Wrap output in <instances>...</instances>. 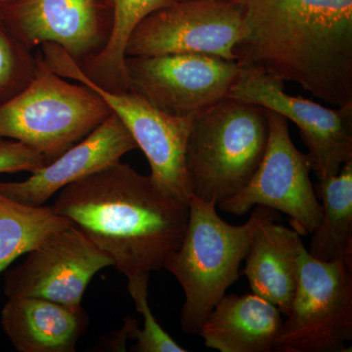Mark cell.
<instances>
[{"instance_id":"obj_1","label":"cell","mask_w":352,"mask_h":352,"mask_svg":"<svg viewBox=\"0 0 352 352\" xmlns=\"http://www.w3.org/2000/svg\"><path fill=\"white\" fill-rule=\"evenodd\" d=\"M241 68L289 80L335 107L352 104V0H240Z\"/></svg>"},{"instance_id":"obj_9","label":"cell","mask_w":352,"mask_h":352,"mask_svg":"<svg viewBox=\"0 0 352 352\" xmlns=\"http://www.w3.org/2000/svg\"><path fill=\"white\" fill-rule=\"evenodd\" d=\"M266 112L267 145L258 170L244 188L217 207L241 217L252 208L263 206L288 215L300 236L312 234L320 223L323 210L310 180L309 161L292 141L289 120L273 111Z\"/></svg>"},{"instance_id":"obj_7","label":"cell","mask_w":352,"mask_h":352,"mask_svg":"<svg viewBox=\"0 0 352 352\" xmlns=\"http://www.w3.org/2000/svg\"><path fill=\"white\" fill-rule=\"evenodd\" d=\"M352 340V265L300 252L291 310L275 342L279 352H347Z\"/></svg>"},{"instance_id":"obj_11","label":"cell","mask_w":352,"mask_h":352,"mask_svg":"<svg viewBox=\"0 0 352 352\" xmlns=\"http://www.w3.org/2000/svg\"><path fill=\"white\" fill-rule=\"evenodd\" d=\"M129 90L166 113L196 116L226 98L241 67L210 55L126 57Z\"/></svg>"},{"instance_id":"obj_20","label":"cell","mask_w":352,"mask_h":352,"mask_svg":"<svg viewBox=\"0 0 352 352\" xmlns=\"http://www.w3.org/2000/svg\"><path fill=\"white\" fill-rule=\"evenodd\" d=\"M71 224L52 207L28 205L0 192V273Z\"/></svg>"},{"instance_id":"obj_17","label":"cell","mask_w":352,"mask_h":352,"mask_svg":"<svg viewBox=\"0 0 352 352\" xmlns=\"http://www.w3.org/2000/svg\"><path fill=\"white\" fill-rule=\"evenodd\" d=\"M302 237L276 221L256 229L245 256L244 274L252 293L288 315L298 284Z\"/></svg>"},{"instance_id":"obj_4","label":"cell","mask_w":352,"mask_h":352,"mask_svg":"<svg viewBox=\"0 0 352 352\" xmlns=\"http://www.w3.org/2000/svg\"><path fill=\"white\" fill-rule=\"evenodd\" d=\"M267 139L261 106L226 97L198 113L185 155L192 196L217 206L238 193L258 170Z\"/></svg>"},{"instance_id":"obj_15","label":"cell","mask_w":352,"mask_h":352,"mask_svg":"<svg viewBox=\"0 0 352 352\" xmlns=\"http://www.w3.org/2000/svg\"><path fill=\"white\" fill-rule=\"evenodd\" d=\"M0 324L16 351L75 352L89 317L82 307L22 296L8 298Z\"/></svg>"},{"instance_id":"obj_2","label":"cell","mask_w":352,"mask_h":352,"mask_svg":"<svg viewBox=\"0 0 352 352\" xmlns=\"http://www.w3.org/2000/svg\"><path fill=\"white\" fill-rule=\"evenodd\" d=\"M52 208L80 228L126 279L163 270L182 244L189 205L149 175L118 163L58 192Z\"/></svg>"},{"instance_id":"obj_21","label":"cell","mask_w":352,"mask_h":352,"mask_svg":"<svg viewBox=\"0 0 352 352\" xmlns=\"http://www.w3.org/2000/svg\"><path fill=\"white\" fill-rule=\"evenodd\" d=\"M149 277L138 276L127 280V289L135 305L136 310L144 319L143 329L138 327V321L127 317L129 339L135 340L132 351L138 352H186L179 346L156 320L148 302Z\"/></svg>"},{"instance_id":"obj_3","label":"cell","mask_w":352,"mask_h":352,"mask_svg":"<svg viewBox=\"0 0 352 352\" xmlns=\"http://www.w3.org/2000/svg\"><path fill=\"white\" fill-rule=\"evenodd\" d=\"M278 219L277 210L256 206L245 223L231 226L217 214L214 203L191 197L182 244L164 265L184 292L180 316L183 332L198 335L227 289L239 279L241 263L249 251L252 234L264 222Z\"/></svg>"},{"instance_id":"obj_6","label":"cell","mask_w":352,"mask_h":352,"mask_svg":"<svg viewBox=\"0 0 352 352\" xmlns=\"http://www.w3.org/2000/svg\"><path fill=\"white\" fill-rule=\"evenodd\" d=\"M41 53L58 75L87 85L99 95L118 116L142 150L151 168L150 177L166 195L188 204L190 189L185 155L196 116L170 115L159 110L140 95L126 90L109 91L92 82L68 53L54 43H44Z\"/></svg>"},{"instance_id":"obj_12","label":"cell","mask_w":352,"mask_h":352,"mask_svg":"<svg viewBox=\"0 0 352 352\" xmlns=\"http://www.w3.org/2000/svg\"><path fill=\"white\" fill-rule=\"evenodd\" d=\"M0 21L28 50L44 43L63 48L78 64L107 44L112 0H0Z\"/></svg>"},{"instance_id":"obj_23","label":"cell","mask_w":352,"mask_h":352,"mask_svg":"<svg viewBox=\"0 0 352 352\" xmlns=\"http://www.w3.org/2000/svg\"><path fill=\"white\" fill-rule=\"evenodd\" d=\"M46 164L43 155L24 143L0 138V175L21 171L32 173Z\"/></svg>"},{"instance_id":"obj_5","label":"cell","mask_w":352,"mask_h":352,"mask_svg":"<svg viewBox=\"0 0 352 352\" xmlns=\"http://www.w3.org/2000/svg\"><path fill=\"white\" fill-rule=\"evenodd\" d=\"M111 113L94 90L58 75L38 52L34 78L0 105V138L24 143L48 164L80 142Z\"/></svg>"},{"instance_id":"obj_14","label":"cell","mask_w":352,"mask_h":352,"mask_svg":"<svg viewBox=\"0 0 352 352\" xmlns=\"http://www.w3.org/2000/svg\"><path fill=\"white\" fill-rule=\"evenodd\" d=\"M135 149L131 134L112 112L80 142L25 180H0V192L21 203L43 206L64 187L105 170Z\"/></svg>"},{"instance_id":"obj_24","label":"cell","mask_w":352,"mask_h":352,"mask_svg":"<svg viewBox=\"0 0 352 352\" xmlns=\"http://www.w3.org/2000/svg\"><path fill=\"white\" fill-rule=\"evenodd\" d=\"M175 1H184V0H175Z\"/></svg>"},{"instance_id":"obj_19","label":"cell","mask_w":352,"mask_h":352,"mask_svg":"<svg viewBox=\"0 0 352 352\" xmlns=\"http://www.w3.org/2000/svg\"><path fill=\"white\" fill-rule=\"evenodd\" d=\"M113 22L107 44L94 57L78 64L83 74L109 91L129 90L126 47L131 32L149 14L170 6L175 0H112Z\"/></svg>"},{"instance_id":"obj_16","label":"cell","mask_w":352,"mask_h":352,"mask_svg":"<svg viewBox=\"0 0 352 352\" xmlns=\"http://www.w3.org/2000/svg\"><path fill=\"white\" fill-rule=\"evenodd\" d=\"M281 311L256 294L224 296L198 335L220 352H270L283 325Z\"/></svg>"},{"instance_id":"obj_13","label":"cell","mask_w":352,"mask_h":352,"mask_svg":"<svg viewBox=\"0 0 352 352\" xmlns=\"http://www.w3.org/2000/svg\"><path fill=\"white\" fill-rule=\"evenodd\" d=\"M27 254L4 275L8 298L34 296L80 307L92 278L113 266L112 259L73 223Z\"/></svg>"},{"instance_id":"obj_10","label":"cell","mask_w":352,"mask_h":352,"mask_svg":"<svg viewBox=\"0 0 352 352\" xmlns=\"http://www.w3.org/2000/svg\"><path fill=\"white\" fill-rule=\"evenodd\" d=\"M292 120L300 129L311 171L319 180L352 160V104L331 109L285 92V82L263 71L241 68L227 95Z\"/></svg>"},{"instance_id":"obj_22","label":"cell","mask_w":352,"mask_h":352,"mask_svg":"<svg viewBox=\"0 0 352 352\" xmlns=\"http://www.w3.org/2000/svg\"><path fill=\"white\" fill-rule=\"evenodd\" d=\"M36 69L38 54L25 47L0 21V105L27 87Z\"/></svg>"},{"instance_id":"obj_8","label":"cell","mask_w":352,"mask_h":352,"mask_svg":"<svg viewBox=\"0 0 352 352\" xmlns=\"http://www.w3.org/2000/svg\"><path fill=\"white\" fill-rule=\"evenodd\" d=\"M247 30L240 0L175 1L136 25L126 57L197 53L235 61L234 47Z\"/></svg>"},{"instance_id":"obj_18","label":"cell","mask_w":352,"mask_h":352,"mask_svg":"<svg viewBox=\"0 0 352 352\" xmlns=\"http://www.w3.org/2000/svg\"><path fill=\"white\" fill-rule=\"evenodd\" d=\"M322 219L312 232L310 256L352 265V160L339 173L319 180Z\"/></svg>"}]
</instances>
